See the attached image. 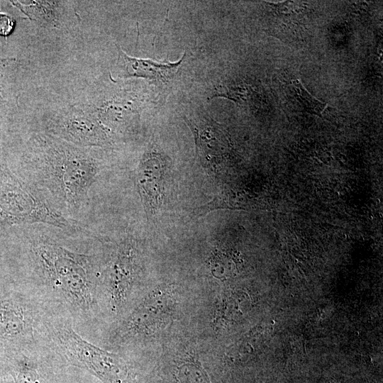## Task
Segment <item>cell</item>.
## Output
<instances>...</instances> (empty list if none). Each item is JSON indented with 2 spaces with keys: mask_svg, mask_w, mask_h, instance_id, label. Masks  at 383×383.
Wrapping results in <instances>:
<instances>
[{
  "mask_svg": "<svg viewBox=\"0 0 383 383\" xmlns=\"http://www.w3.org/2000/svg\"><path fill=\"white\" fill-rule=\"evenodd\" d=\"M16 70V58L0 55V83L14 84Z\"/></svg>",
  "mask_w": 383,
  "mask_h": 383,
  "instance_id": "17",
  "label": "cell"
},
{
  "mask_svg": "<svg viewBox=\"0 0 383 383\" xmlns=\"http://www.w3.org/2000/svg\"><path fill=\"white\" fill-rule=\"evenodd\" d=\"M116 62V74L118 77H141L149 79L168 82L179 69L185 54L175 62L160 63L151 60L131 57L126 54L118 45Z\"/></svg>",
  "mask_w": 383,
  "mask_h": 383,
  "instance_id": "13",
  "label": "cell"
},
{
  "mask_svg": "<svg viewBox=\"0 0 383 383\" xmlns=\"http://www.w3.org/2000/svg\"><path fill=\"white\" fill-rule=\"evenodd\" d=\"M175 301L174 289L169 287L149 294L110 329L109 345L127 346L164 327L170 320Z\"/></svg>",
  "mask_w": 383,
  "mask_h": 383,
  "instance_id": "7",
  "label": "cell"
},
{
  "mask_svg": "<svg viewBox=\"0 0 383 383\" xmlns=\"http://www.w3.org/2000/svg\"><path fill=\"white\" fill-rule=\"evenodd\" d=\"M33 224L50 225L70 232L87 229L63 217L14 173L0 143V235L14 228Z\"/></svg>",
  "mask_w": 383,
  "mask_h": 383,
  "instance_id": "4",
  "label": "cell"
},
{
  "mask_svg": "<svg viewBox=\"0 0 383 383\" xmlns=\"http://www.w3.org/2000/svg\"><path fill=\"white\" fill-rule=\"evenodd\" d=\"M42 336L67 365L84 369L104 383H130L126 360L86 340L69 318L47 312L43 319Z\"/></svg>",
  "mask_w": 383,
  "mask_h": 383,
  "instance_id": "3",
  "label": "cell"
},
{
  "mask_svg": "<svg viewBox=\"0 0 383 383\" xmlns=\"http://www.w3.org/2000/svg\"><path fill=\"white\" fill-rule=\"evenodd\" d=\"M181 383H211L204 370L196 363L189 362L179 369Z\"/></svg>",
  "mask_w": 383,
  "mask_h": 383,
  "instance_id": "15",
  "label": "cell"
},
{
  "mask_svg": "<svg viewBox=\"0 0 383 383\" xmlns=\"http://www.w3.org/2000/svg\"><path fill=\"white\" fill-rule=\"evenodd\" d=\"M16 27V20L6 13L0 12V36L7 38Z\"/></svg>",
  "mask_w": 383,
  "mask_h": 383,
  "instance_id": "18",
  "label": "cell"
},
{
  "mask_svg": "<svg viewBox=\"0 0 383 383\" xmlns=\"http://www.w3.org/2000/svg\"><path fill=\"white\" fill-rule=\"evenodd\" d=\"M139 252L136 243L125 238L116 245L109 260L103 263L99 288L101 315L119 317L127 309L138 282Z\"/></svg>",
  "mask_w": 383,
  "mask_h": 383,
  "instance_id": "6",
  "label": "cell"
},
{
  "mask_svg": "<svg viewBox=\"0 0 383 383\" xmlns=\"http://www.w3.org/2000/svg\"><path fill=\"white\" fill-rule=\"evenodd\" d=\"M1 376V371H0V377Z\"/></svg>",
  "mask_w": 383,
  "mask_h": 383,
  "instance_id": "19",
  "label": "cell"
},
{
  "mask_svg": "<svg viewBox=\"0 0 383 383\" xmlns=\"http://www.w3.org/2000/svg\"><path fill=\"white\" fill-rule=\"evenodd\" d=\"M164 159L157 152L148 151L139 165L136 184L148 213H154L161 204Z\"/></svg>",
  "mask_w": 383,
  "mask_h": 383,
  "instance_id": "11",
  "label": "cell"
},
{
  "mask_svg": "<svg viewBox=\"0 0 383 383\" xmlns=\"http://www.w3.org/2000/svg\"><path fill=\"white\" fill-rule=\"evenodd\" d=\"M101 149L32 131L21 146L16 174L63 217L89 229L92 199L106 167Z\"/></svg>",
  "mask_w": 383,
  "mask_h": 383,
  "instance_id": "2",
  "label": "cell"
},
{
  "mask_svg": "<svg viewBox=\"0 0 383 383\" xmlns=\"http://www.w3.org/2000/svg\"><path fill=\"white\" fill-rule=\"evenodd\" d=\"M63 359L44 340L0 357L1 375L13 383H65Z\"/></svg>",
  "mask_w": 383,
  "mask_h": 383,
  "instance_id": "9",
  "label": "cell"
},
{
  "mask_svg": "<svg viewBox=\"0 0 383 383\" xmlns=\"http://www.w3.org/2000/svg\"><path fill=\"white\" fill-rule=\"evenodd\" d=\"M36 26L49 30H60L70 22L71 4L64 1H9Z\"/></svg>",
  "mask_w": 383,
  "mask_h": 383,
  "instance_id": "12",
  "label": "cell"
},
{
  "mask_svg": "<svg viewBox=\"0 0 383 383\" xmlns=\"http://www.w3.org/2000/svg\"><path fill=\"white\" fill-rule=\"evenodd\" d=\"M17 106L14 84L0 83V143L4 134L13 123Z\"/></svg>",
  "mask_w": 383,
  "mask_h": 383,
  "instance_id": "14",
  "label": "cell"
},
{
  "mask_svg": "<svg viewBox=\"0 0 383 383\" xmlns=\"http://www.w3.org/2000/svg\"><path fill=\"white\" fill-rule=\"evenodd\" d=\"M21 276L13 280L53 314L72 321L81 334L101 318L99 288L103 263L89 231L70 232L45 224L12 228Z\"/></svg>",
  "mask_w": 383,
  "mask_h": 383,
  "instance_id": "1",
  "label": "cell"
},
{
  "mask_svg": "<svg viewBox=\"0 0 383 383\" xmlns=\"http://www.w3.org/2000/svg\"><path fill=\"white\" fill-rule=\"evenodd\" d=\"M44 306L13 282L0 284V357L44 341Z\"/></svg>",
  "mask_w": 383,
  "mask_h": 383,
  "instance_id": "5",
  "label": "cell"
},
{
  "mask_svg": "<svg viewBox=\"0 0 383 383\" xmlns=\"http://www.w3.org/2000/svg\"><path fill=\"white\" fill-rule=\"evenodd\" d=\"M292 84L294 89L296 91L298 99L303 106L309 110L316 114H321L325 109V104L311 95L307 90L304 89L301 83L298 80H293Z\"/></svg>",
  "mask_w": 383,
  "mask_h": 383,
  "instance_id": "16",
  "label": "cell"
},
{
  "mask_svg": "<svg viewBox=\"0 0 383 383\" xmlns=\"http://www.w3.org/2000/svg\"><path fill=\"white\" fill-rule=\"evenodd\" d=\"M184 118L194 135L196 153L202 164L210 167L216 163L227 146L221 125L201 112Z\"/></svg>",
  "mask_w": 383,
  "mask_h": 383,
  "instance_id": "10",
  "label": "cell"
},
{
  "mask_svg": "<svg viewBox=\"0 0 383 383\" xmlns=\"http://www.w3.org/2000/svg\"><path fill=\"white\" fill-rule=\"evenodd\" d=\"M39 131L82 147L104 148L116 139L80 104L59 108L42 116Z\"/></svg>",
  "mask_w": 383,
  "mask_h": 383,
  "instance_id": "8",
  "label": "cell"
}]
</instances>
